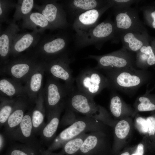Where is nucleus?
<instances>
[{
    "label": "nucleus",
    "instance_id": "6ab92c4d",
    "mask_svg": "<svg viewBox=\"0 0 155 155\" xmlns=\"http://www.w3.org/2000/svg\"><path fill=\"white\" fill-rule=\"evenodd\" d=\"M109 142L105 131H96L90 132L85 140L80 151L87 154L94 152V150L107 145Z\"/></svg>",
    "mask_w": 155,
    "mask_h": 155
},
{
    "label": "nucleus",
    "instance_id": "a19ab883",
    "mask_svg": "<svg viewBox=\"0 0 155 155\" xmlns=\"http://www.w3.org/2000/svg\"><path fill=\"white\" fill-rule=\"evenodd\" d=\"M120 155H130V154L128 152H125L122 153Z\"/></svg>",
    "mask_w": 155,
    "mask_h": 155
},
{
    "label": "nucleus",
    "instance_id": "e433bc0d",
    "mask_svg": "<svg viewBox=\"0 0 155 155\" xmlns=\"http://www.w3.org/2000/svg\"><path fill=\"white\" fill-rule=\"evenodd\" d=\"M146 119L148 125V133L150 136L153 135L155 133V117H149Z\"/></svg>",
    "mask_w": 155,
    "mask_h": 155
},
{
    "label": "nucleus",
    "instance_id": "f8f14e48",
    "mask_svg": "<svg viewBox=\"0 0 155 155\" xmlns=\"http://www.w3.org/2000/svg\"><path fill=\"white\" fill-rule=\"evenodd\" d=\"M32 107H30L18 127L7 138L10 141H17L21 143L36 144L40 143L33 132L31 119Z\"/></svg>",
    "mask_w": 155,
    "mask_h": 155
},
{
    "label": "nucleus",
    "instance_id": "ea45409f",
    "mask_svg": "<svg viewBox=\"0 0 155 155\" xmlns=\"http://www.w3.org/2000/svg\"><path fill=\"white\" fill-rule=\"evenodd\" d=\"M51 151L47 149H45L42 147L40 150V155H59L60 154H58L53 153Z\"/></svg>",
    "mask_w": 155,
    "mask_h": 155
},
{
    "label": "nucleus",
    "instance_id": "4be33fe9",
    "mask_svg": "<svg viewBox=\"0 0 155 155\" xmlns=\"http://www.w3.org/2000/svg\"><path fill=\"white\" fill-rule=\"evenodd\" d=\"M42 146L40 143L27 144L12 142L7 148L5 155H40Z\"/></svg>",
    "mask_w": 155,
    "mask_h": 155
},
{
    "label": "nucleus",
    "instance_id": "2f4dec72",
    "mask_svg": "<svg viewBox=\"0 0 155 155\" xmlns=\"http://www.w3.org/2000/svg\"><path fill=\"white\" fill-rule=\"evenodd\" d=\"M114 10H119L131 7L134 3L137 4L141 0H112Z\"/></svg>",
    "mask_w": 155,
    "mask_h": 155
},
{
    "label": "nucleus",
    "instance_id": "bb28decb",
    "mask_svg": "<svg viewBox=\"0 0 155 155\" xmlns=\"http://www.w3.org/2000/svg\"><path fill=\"white\" fill-rule=\"evenodd\" d=\"M131 129V124L127 120L123 119L117 122L114 127V142L124 141L128 137Z\"/></svg>",
    "mask_w": 155,
    "mask_h": 155
},
{
    "label": "nucleus",
    "instance_id": "0eeeda50",
    "mask_svg": "<svg viewBox=\"0 0 155 155\" xmlns=\"http://www.w3.org/2000/svg\"><path fill=\"white\" fill-rule=\"evenodd\" d=\"M73 90L61 83L59 80L48 76L42 90L47 117L54 109L65 103L68 95Z\"/></svg>",
    "mask_w": 155,
    "mask_h": 155
},
{
    "label": "nucleus",
    "instance_id": "9d476101",
    "mask_svg": "<svg viewBox=\"0 0 155 155\" xmlns=\"http://www.w3.org/2000/svg\"><path fill=\"white\" fill-rule=\"evenodd\" d=\"M113 6L112 1L110 0L108 4L102 8L88 10L76 16L72 24L75 36L80 35L96 26L101 16Z\"/></svg>",
    "mask_w": 155,
    "mask_h": 155
},
{
    "label": "nucleus",
    "instance_id": "dca6fc26",
    "mask_svg": "<svg viewBox=\"0 0 155 155\" xmlns=\"http://www.w3.org/2000/svg\"><path fill=\"white\" fill-rule=\"evenodd\" d=\"M147 33L135 31L121 32L116 35V42L121 40L123 47L127 50L136 53L148 42Z\"/></svg>",
    "mask_w": 155,
    "mask_h": 155
},
{
    "label": "nucleus",
    "instance_id": "7c9ffc66",
    "mask_svg": "<svg viewBox=\"0 0 155 155\" xmlns=\"http://www.w3.org/2000/svg\"><path fill=\"white\" fill-rule=\"evenodd\" d=\"M140 9L143 14L146 22L155 29V10L146 6H142Z\"/></svg>",
    "mask_w": 155,
    "mask_h": 155
},
{
    "label": "nucleus",
    "instance_id": "7ed1b4c3",
    "mask_svg": "<svg viewBox=\"0 0 155 155\" xmlns=\"http://www.w3.org/2000/svg\"><path fill=\"white\" fill-rule=\"evenodd\" d=\"M105 125L100 121L87 116L79 117L55 137L47 149L52 151L62 147L67 142L84 133L105 131Z\"/></svg>",
    "mask_w": 155,
    "mask_h": 155
},
{
    "label": "nucleus",
    "instance_id": "c85d7f7f",
    "mask_svg": "<svg viewBox=\"0 0 155 155\" xmlns=\"http://www.w3.org/2000/svg\"><path fill=\"white\" fill-rule=\"evenodd\" d=\"M135 108L137 112L153 111L155 110V104L152 102L150 98L147 96L142 95L137 98Z\"/></svg>",
    "mask_w": 155,
    "mask_h": 155
},
{
    "label": "nucleus",
    "instance_id": "412c9836",
    "mask_svg": "<svg viewBox=\"0 0 155 155\" xmlns=\"http://www.w3.org/2000/svg\"><path fill=\"white\" fill-rule=\"evenodd\" d=\"M0 96L10 98L26 96L22 84L6 77L0 79Z\"/></svg>",
    "mask_w": 155,
    "mask_h": 155
},
{
    "label": "nucleus",
    "instance_id": "72a5a7b5",
    "mask_svg": "<svg viewBox=\"0 0 155 155\" xmlns=\"http://www.w3.org/2000/svg\"><path fill=\"white\" fill-rule=\"evenodd\" d=\"M9 40L7 35L3 34L0 37V55L2 57H6L9 51Z\"/></svg>",
    "mask_w": 155,
    "mask_h": 155
},
{
    "label": "nucleus",
    "instance_id": "f257e3e1",
    "mask_svg": "<svg viewBox=\"0 0 155 155\" xmlns=\"http://www.w3.org/2000/svg\"><path fill=\"white\" fill-rule=\"evenodd\" d=\"M98 70L102 72L107 78L108 88L127 94L134 93L142 86L146 80L144 70L135 67Z\"/></svg>",
    "mask_w": 155,
    "mask_h": 155
},
{
    "label": "nucleus",
    "instance_id": "1a4fd4ad",
    "mask_svg": "<svg viewBox=\"0 0 155 155\" xmlns=\"http://www.w3.org/2000/svg\"><path fill=\"white\" fill-rule=\"evenodd\" d=\"M72 61L68 54L65 53L50 61L45 65V72L50 75L64 82V84L70 90L75 89L74 79L73 76L70 64Z\"/></svg>",
    "mask_w": 155,
    "mask_h": 155
},
{
    "label": "nucleus",
    "instance_id": "f3484780",
    "mask_svg": "<svg viewBox=\"0 0 155 155\" xmlns=\"http://www.w3.org/2000/svg\"><path fill=\"white\" fill-rule=\"evenodd\" d=\"M109 0H71L67 1L70 13L75 17L88 10L102 8L107 5Z\"/></svg>",
    "mask_w": 155,
    "mask_h": 155
},
{
    "label": "nucleus",
    "instance_id": "ddd939ff",
    "mask_svg": "<svg viewBox=\"0 0 155 155\" xmlns=\"http://www.w3.org/2000/svg\"><path fill=\"white\" fill-rule=\"evenodd\" d=\"M31 105L26 96L17 98L12 111L4 126L3 133L7 139L19 125L25 115L26 111L31 107Z\"/></svg>",
    "mask_w": 155,
    "mask_h": 155
},
{
    "label": "nucleus",
    "instance_id": "f704fd0d",
    "mask_svg": "<svg viewBox=\"0 0 155 155\" xmlns=\"http://www.w3.org/2000/svg\"><path fill=\"white\" fill-rule=\"evenodd\" d=\"M135 124L140 133L144 134L148 133V125L146 119L141 117H138L135 119Z\"/></svg>",
    "mask_w": 155,
    "mask_h": 155
},
{
    "label": "nucleus",
    "instance_id": "58836bf2",
    "mask_svg": "<svg viewBox=\"0 0 155 155\" xmlns=\"http://www.w3.org/2000/svg\"><path fill=\"white\" fill-rule=\"evenodd\" d=\"M7 140L6 137L3 133H1L0 134V151L1 152L5 147L6 140Z\"/></svg>",
    "mask_w": 155,
    "mask_h": 155
},
{
    "label": "nucleus",
    "instance_id": "6e6552de",
    "mask_svg": "<svg viewBox=\"0 0 155 155\" xmlns=\"http://www.w3.org/2000/svg\"><path fill=\"white\" fill-rule=\"evenodd\" d=\"M114 22L117 34L125 32L135 31L147 33L146 29L140 20L137 7H130L114 10Z\"/></svg>",
    "mask_w": 155,
    "mask_h": 155
},
{
    "label": "nucleus",
    "instance_id": "f03ea898",
    "mask_svg": "<svg viewBox=\"0 0 155 155\" xmlns=\"http://www.w3.org/2000/svg\"><path fill=\"white\" fill-rule=\"evenodd\" d=\"M65 107L69 108L73 112L100 121L105 124L113 125L109 114L104 108L96 104L94 99L75 88L67 96L65 101Z\"/></svg>",
    "mask_w": 155,
    "mask_h": 155
},
{
    "label": "nucleus",
    "instance_id": "c9c22d12",
    "mask_svg": "<svg viewBox=\"0 0 155 155\" xmlns=\"http://www.w3.org/2000/svg\"><path fill=\"white\" fill-rule=\"evenodd\" d=\"M34 4L33 0H24L21 7V11L22 13L26 14L30 12L32 9Z\"/></svg>",
    "mask_w": 155,
    "mask_h": 155
},
{
    "label": "nucleus",
    "instance_id": "39448f33",
    "mask_svg": "<svg viewBox=\"0 0 155 155\" xmlns=\"http://www.w3.org/2000/svg\"><path fill=\"white\" fill-rule=\"evenodd\" d=\"M77 90L91 99L104 89L108 88V80L99 70L94 68H86L75 79Z\"/></svg>",
    "mask_w": 155,
    "mask_h": 155
},
{
    "label": "nucleus",
    "instance_id": "20e7f679",
    "mask_svg": "<svg viewBox=\"0 0 155 155\" xmlns=\"http://www.w3.org/2000/svg\"><path fill=\"white\" fill-rule=\"evenodd\" d=\"M76 47L82 48L94 45L100 50L104 44L108 40L115 42L116 34L114 23L110 17L82 34L75 36Z\"/></svg>",
    "mask_w": 155,
    "mask_h": 155
},
{
    "label": "nucleus",
    "instance_id": "5701e85b",
    "mask_svg": "<svg viewBox=\"0 0 155 155\" xmlns=\"http://www.w3.org/2000/svg\"><path fill=\"white\" fill-rule=\"evenodd\" d=\"M136 53L135 66L138 68L144 70L147 67L155 64V54L148 42Z\"/></svg>",
    "mask_w": 155,
    "mask_h": 155
},
{
    "label": "nucleus",
    "instance_id": "79ce46f5",
    "mask_svg": "<svg viewBox=\"0 0 155 155\" xmlns=\"http://www.w3.org/2000/svg\"><path fill=\"white\" fill-rule=\"evenodd\" d=\"M2 13V8L1 7V5H0V15H1Z\"/></svg>",
    "mask_w": 155,
    "mask_h": 155
},
{
    "label": "nucleus",
    "instance_id": "423d86ee",
    "mask_svg": "<svg viewBox=\"0 0 155 155\" xmlns=\"http://www.w3.org/2000/svg\"><path fill=\"white\" fill-rule=\"evenodd\" d=\"M87 59L95 60L97 62L94 68L97 69H119L135 67V57L131 52L122 47L121 49L102 55H90Z\"/></svg>",
    "mask_w": 155,
    "mask_h": 155
},
{
    "label": "nucleus",
    "instance_id": "4468645a",
    "mask_svg": "<svg viewBox=\"0 0 155 155\" xmlns=\"http://www.w3.org/2000/svg\"><path fill=\"white\" fill-rule=\"evenodd\" d=\"M40 64L28 61L12 63L1 70V73L6 74L14 81L21 84L25 82L28 76Z\"/></svg>",
    "mask_w": 155,
    "mask_h": 155
},
{
    "label": "nucleus",
    "instance_id": "aec40b11",
    "mask_svg": "<svg viewBox=\"0 0 155 155\" xmlns=\"http://www.w3.org/2000/svg\"><path fill=\"white\" fill-rule=\"evenodd\" d=\"M34 104V106L32 107L31 114L33 132L35 135H39L45 124L44 119L46 109L42 90L39 94Z\"/></svg>",
    "mask_w": 155,
    "mask_h": 155
},
{
    "label": "nucleus",
    "instance_id": "b1692460",
    "mask_svg": "<svg viewBox=\"0 0 155 155\" xmlns=\"http://www.w3.org/2000/svg\"><path fill=\"white\" fill-rule=\"evenodd\" d=\"M68 40L67 38L59 37L55 38L44 45V52L51 58V60L57 58L58 55L66 48Z\"/></svg>",
    "mask_w": 155,
    "mask_h": 155
},
{
    "label": "nucleus",
    "instance_id": "393cba45",
    "mask_svg": "<svg viewBox=\"0 0 155 155\" xmlns=\"http://www.w3.org/2000/svg\"><path fill=\"white\" fill-rule=\"evenodd\" d=\"M109 109L111 113L116 118L124 114L131 113L132 110L118 95L113 94L110 98Z\"/></svg>",
    "mask_w": 155,
    "mask_h": 155
},
{
    "label": "nucleus",
    "instance_id": "a211bd4d",
    "mask_svg": "<svg viewBox=\"0 0 155 155\" xmlns=\"http://www.w3.org/2000/svg\"><path fill=\"white\" fill-rule=\"evenodd\" d=\"M42 13L54 27H64L68 26L63 10L55 3L47 4L42 10Z\"/></svg>",
    "mask_w": 155,
    "mask_h": 155
},
{
    "label": "nucleus",
    "instance_id": "473e14b6",
    "mask_svg": "<svg viewBox=\"0 0 155 155\" xmlns=\"http://www.w3.org/2000/svg\"><path fill=\"white\" fill-rule=\"evenodd\" d=\"M30 18L32 22L40 27H46L49 24V22L44 16L40 13H32L30 14Z\"/></svg>",
    "mask_w": 155,
    "mask_h": 155
},
{
    "label": "nucleus",
    "instance_id": "4c0bfd02",
    "mask_svg": "<svg viewBox=\"0 0 155 155\" xmlns=\"http://www.w3.org/2000/svg\"><path fill=\"white\" fill-rule=\"evenodd\" d=\"M144 152V146L142 143L137 145L135 152L131 155H143Z\"/></svg>",
    "mask_w": 155,
    "mask_h": 155
},
{
    "label": "nucleus",
    "instance_id": "37998d69",
    "mask_svg": "<svg viewBox=\"0 0 155 155\" xmlns=\"http://www.w3.org/2000/svg\"></svg>",
    "mask_w": 155,
    "mask_h": 155
},
{
    "label": "nucleus",
    "instance_id": "cd10ccee",
    "mask_svg": "<svg viewBox=\"0 0 155 155\" xmlns=\"http://www.w3.org/2000/svg\"><path fill=\"white\" fill-rule=\"evenodd\" d=\"M88 134L83 133L78 136L69 140L62 146L63 152L71 155L79 151Z\"/></svg>",
    "mask_w": 155,
    "mask_h": 155
},
{
    "label": "nucleus",
    "instance_id": "9b49d317",
    "mask_svg": "<svg viewBox=\"0 0 155 155\" xmlns=\"http://www.w3.org/2000/svg\"><path fill=\"white\" fill-rule=\"evenodd\" d=\"M45 65L40 64L32 72L26 81L24 86L26 95L32 105L35 104L43 89Z\"/></svg>",
    "mask_w": 155,
    "mask_h": 155
},
{
    "label": "nucleus",
    "instance_id": "a878e982",
    "mask_svg": "<svg viewBox=\"0 0 155 155\" xmlns=\"http://www.w3.org/2000/svg\"><path fill=\"white\" fill-rule=\"evenodd\" d=\"M17 98H10L0 96V126H4L13 109Z\"/></svg>",
    "mask_w": 155,
    "mask_h": 155
},
{
    "label": "nucleus",
    "instance_id": "c756f323",
    "mask_svg": "<svg viewBox=\"0 0 155 155\" xmlns=\"http://www.w3.org/2000/svg\"><path fill=\"white\" fill-rule=\"evenodd\" d=\"M33 37L30 34H26L18 40L14 46V49L18 52H22L28 48L32 43Z\"/></svg>",
    "mask_w": 155,
    "mask_h": 155
},
{
    "label": "nucleus",
    "instance_id": "2eb2a0df",
    "mask_svg": "<svg viewBox=\"0 0 155 155\" xmlns=\"http://www.w3.org/2000/svg\"><path fill=\"white\" fill-rule=\"evenodd\" d=\"M64 108L65 103L54 109L47 117V123L39 134L40 142L42 146H49L55 138L59 124L60 115Z\"/></svg>",
    "mask_w": 155,
    "mask_h": 155
}]
</instances>
